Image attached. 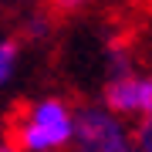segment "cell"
<instances>
[{"instance_id": "obj_1", "label": "cell", "mask_w": 152, "mask_h": 152, "mask_svg": "<svg viewBox=\"0 0 152 152\" xmlns=\"http://www.w3.org/2000/svg\"><path fill=\"white\" fill-rule=\"evenodd\" d=\"M75 135V105L68 98L44 95L27 102L14 115L10 145L14 152H64Z\"/></svg>"}, {"instance_id": "obj_2", "label": "cell", "mask_w": 152, "mask_h": 152, "mask_svg": "<svg viewBox=\"0 0 152 152\" xmlns=\"http://www.w3.org/2000/svg\"><path fill=\"white\" fill-rule=\"evenodd\" d=\"M71 152H139L132 125L112 115L102 102L75 105Z\"/></svg>"}, {"instance_id": "obj_3", "label": "cell", "mask_w": 152, "mask_h": 152, "mask_svg": "<svg viewBox=\"0 0 152 152\" xmlns=\"http://www.w3.org/2000/svg\"><path fill=\"white\" fill-rule=\"evenodd\" d=\"M102 105L118 118H149L152 115V71H129L118 78H105L102 88Z\"/></svg>"}, {"instance_id": "obj_4", "label": "cell", "mask_w": 152, "mask_h": 152, "mask_svg": "<svg viewBox=\"0 0 152 152\" xmlns=\"http://www.w3.org/2000/svg\"><path fill=\"white\" fill-rule=\"evenodd\" d=\"M20 51H24L20 37H0V88L14 81L17 64H20Z\"/></svg>"}, {"instance_id": "obj_5", "label": "cell", "mask_w": 152, "mask_h": 152, "mask_svg": "<svg viewBox=\"0 0 152 152\" xmlns=\"http://www.w3.org/2000/svg\"><path fill=\"white\" fill-rule=\"evenodd\" d=\"M20 34H24V41H44L51 34V10H44V7L27 10L24 24H20Z\"/></svg>"}, {"instance_id": "obj_6", "label": "cell", "mask_w": 152, "mask_h": 152, "mask_svg": "<svg viewBox=\"0 0 152 152\" xmlns=\"http://www.w3.org/2000/svg\"><path fill=\"white\" fill-rule=\"evenodd\" d=\"M132 132H135L139 152H152V115H149V118H142V122H135V125H132Z\"/></svg>"}, {"instance_id": "obj_7", "label": "cell", "mask_w": 152, "mask_h": 152, "mask_svg": "<svg viewBox=\"0 0 152 152\" xmlns=\"http://www.w3.org/2000/svg\"><path fill=\"white\" fill-rule=\"evenodd\" d=\"M88 4H95V0H48V10L51 14H78Z\"/></svg>"}, {"instance_id": "obj_8", "label": "cell", "mask_w": 152, "mask_h": 152, "mask_svg": "<svg viewBox=\"0 0 152 152\" xmlns=\"http://www.w3.org/2000/svg\"><path fill=\"white\" fill-rule=\"evenodd\" d=\"M0 152H14V145H10L7 139H0Z\"/></svg>"}, {"instance_id": "obj_9", "label": "cell", "mask_w": 152, "mask_h": 152, "mask_svg": "<svg viewBox=\"0 0 152 152\" xmlns=\"http://www.w3.org/2000/svg\"><path fill=\"white\" fill-rule=\"evenodd\" d=\"M10 4H31V0H10Z\"/></svg>"}]
</instances>
